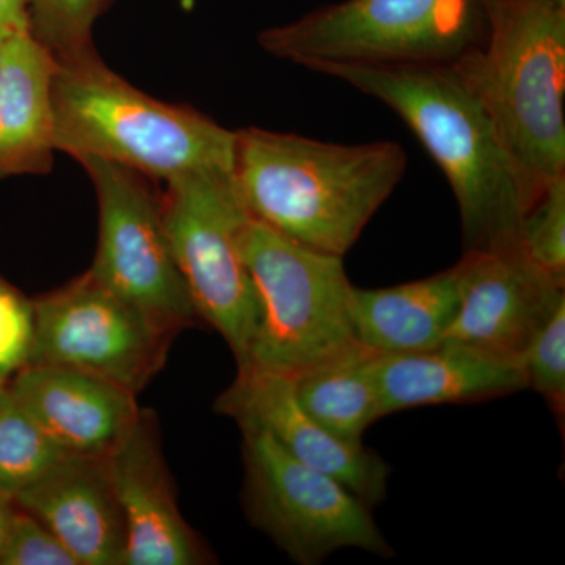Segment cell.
<instances>
[{
    "instance_id": "cell-24",
    "label": "cell",
    "mask_w": 565,
    "mask_h": 565,
    "mask_svg": "<svg viewBox=\"0 0 565 565\" xmlns=\"http://www.w3.org/2000/svg\"><path fill=\"white\" fill-rule=\"evenodd\" d=\"M0 565H79L62 542L24 509L13 511Z\"/></svg>"
},
{
    "instance_id": "cell-9",
    "label": "cell",
    "mask_w": 565,
    "mask_h": 565,
    "mask_svg": "<svg viewBox=\"0 0 565 565\" xmlns=\"http://www.w3.org/2000/svg\"><path fill=\"white\" fill-rule=\"evenodd\" d=\"M32 307L25 366L95 375L134 394L161 371L174 334L90 273L32 300Z\"/></svg>"
},
{
    "instance_id": "cell-2",
    "label": "cell",
    "mask_w": 565,
    "mask_h": 565,
    "mask_svg": "<svg viewBox=\"0 0 565 565\" xmlns=\"http://www.w3.org/2000/svg\"><path fill=\"white\" fill-rule=\"evenodd\" d=\"M308 70L345 82L403 118L455 192L465 252L523 250L526 210L514 169L484 107L451 65L316 63Z\"/></svg>"
},
{
    "instance_id": "cell-20",
    "label": "cell",
    "mask_w": 565,
    "mask_h": 565,
    "mask_svg": "<svg viewBox=\"0 0 565 565\" xmlns=\"http://www.w3.org/2000/svg\"><path fill=\"white\" fill-rule=\"evenodd\" d=\"M66 456L18 403L9 386H0V490L17 497Z\"/></svg>"
},
{
    "instance_id": "cell-1",
    "label": "cell",
    "mask_w": 565,
    "mask_h": 565,
    "mask_svg": "<svg viewBox=\"0 0 565 565\" xmlns=\"http://www.w3.org/2000/svg\"><path fill=\"white\" fill-rule=\"evenodd\" d=\"M396 141L327 143L236 131L232 177L253 221L311 250L344 258L407 172Z\"/></svg>"
},
{
    "instance_id": "cell-28",
    "label": "cell",
    "mask_w": 565,
    "mask_h": 565,
    "mask_svg": "<svg viewBox=\"0 0 565 565\" xmlns=\"http://www.w3.org/2000/svg\"><path fill=\"white\" fill-rule=\"evenodd\" d=\"M556 2L565 3V0H556Z\"/></svg>"
},
{
    "instance_id": "cell-6",
    "label": "cell",
    "mask_w": 565,
    "mask_h": 565,
    "mask_svg": "<svg viewBox=\"0 0 565 565\" xmlns=\"http://www.w3.org/2000/svg\"><path fill=\"white\" fill-rule=\"evenodd\" d=\"M239 247L259 305L245 366L292 377L359 343L343 258L292 243L250 215Z\"/></svg>"
},
{
    "instance_id": "cell-4",
    "label": "cell",
    "mask_w": 565,
    "mask_h": 565,
    "mask_svg": "<svg viewBox=\"0 0 565 565\" xmlns=\"http://www.w3.org/2000/svg\"><path fill=\"white\" fill-rule=\"evenodd\" d=\"M57 151L99 159L166 182L202 170H233L236 132L189 106L151 98L99 55L57 63L52 84Z\"/></svg>"
},
{
    "instance_id": "cell-23",
    "label": "cell",
    "mask_w": 565,
    "mask_h": 565,
    "mask_svg": "<svg viewBox=\"0 0 565 565\" xmlns=\"http://www.w3.org/2000/svg\"><path fill=\"white\" fill-rule=\"evenodd\" d=\"M527 388L544 397L556 419L565 414V302L535 333L522 356Z\"/></svg>"
},
{
    "instance_id": "cell-17",
    "label": "cell",
    "mask_w": 565,
    "mask_h": 565,
    "mask_svg": "<svg viewBox=\"0 0 565 565\" xmlns=\"http://www.w3.org/2000/svg\"><path fill=\"white\" fill-rule=\"evenodd\" d=\"M55 71L57 62L29 29L0 35V181L52 169Z\"/></svg>"
},
{
    "instance_id": "cell-18",
    "label": "cell",
    "mask_w": 565,
    "mask_h": 565,
    "mask_svg": "<svg viewBox=\"0 0 565 565\" xmlns=\"http://www.w3.org/2000/svg\"><path fill=\"white\" fill-rule=\"evenodd\" d=\"M459 307V264L392 288H352L356 340L375 352L411 353L437 348L444 343Z\"/></svg>"
},
{
    "instance_id": "cell-7",
    "label": "cell",
    "mask_w": 565,
    "mask_h": 565,
    "mask_svg": "<svg viewBox=\"0 0 565 565\" xmlns=\"http://www.w3.org/2000/svg\"><path fill=\"white\" fill-rule=\"evenodd\" d=\"M163 228L196 315L248 363L259 318L258 296L239 247L248 214L228 170H202L167 182Z\"/></svg>"
},
{
    "instance_id": "cell-11",
    "label": "cell",
    "mask_w": 565,
    "mask_h": 565,
    "mask_svg": "<svg viewBox=\"0 0 565 565\" xmlns=\"http://www.w3.org/2000/svg\"><path fill=\"white\" fill-rule=\"evenodd\" d=\"M457 264L460 307L444 343L522 363L535 333L565 302L564 282L523 250L465 252Z\"/></svg>"
},
{
    "instance_id": "cell-12",
    "label": "cell",
    "mask_w": 565,
    "mask_h": 565,
    "mask_svg": "<svg viewBox=\"0 0 565 565\" xmlns=\"http://www.w3.org/2000/svg\"><path fill=\"white\" fill-rule=\"evenodd\" d=\"M215 411L232 416L243 430L269 435L300 462L333 476L371 509L385 500L388 463L373 449L341 440L315 422L297 401L291 375L239 367Z\"/></svg>"
},
{
    "instance_id": "cell-14",
    "label": "cell",
    "mask_w": 565,
    "mask_h": 565,
    "mask_svg": "<svg viewBox=\"0 0 565 565\" xmlns=\"http://www.w3.org/2000/svg\"><path fill=\"white\" fill-rule=\"evenodd\" d=\"M9 390L54 444L71 456H110L141 416L136 394L63 367H21Z\"/></svg>"
},
{
    "instance_id": "cell-13",
    "label": "cell",
    "mask_w": 565,
    "mask_h": 565,
    "mask_svg": "<svg viewBox=\"0 0 565 565\" xmlns=\"http://www.w3.org/2000/svg\"><path fill=\"white\" fill-rule=\"evenodd\" d=\"M107 465L125 522L122 565L206 563L199 539L178 509L151 422L141 415Z\"/></svg>"
},
{
    "instance_id": "cell-26",
    "label": "cell",
    "mask_w": 565,
    "mask_h": 565,
    "mask_svg": "<svg viewBox=\"0 0 565 565\" xmlns=\"http://www.w3.org/2000/svg\"><path fill=\"white\" fill-rule=\"evenodd\" d=\"M29 0H0V35L29 29Z\"/></svg>"
},
{
    "instance_id": "cell-27",
    "label": "cell",
    "mask_w": 565,
    "mask_h": 565,
    "mask_svg": "<svg viewBox=\"0 0 565 565\" xmlns=\"http://www.w3.org/2000/svg\"><path fill=\"white\" fill-rule=\"evenodd\" d=\"M13 498L0 490V553H2L3 544H6L7 533H9L11 515L14 509L11 508Z\"/></svg>"
},
{
    "instance_id": "cell-10",
    "label": "cell",
    "mask_w": 565,
    "mask_h": 565,
    "mask_svg": "<svg viewBox=\"0 0 565 565\" xmlns=\"http://www.w3.org/2000/svg\"><path fill=\"white\" fill-rule=\"evenodd\" d=\"M99 204V244L88 270L111 292L172 333L199 321L163 228L161 196L143 174L99 159L82 161Z\"/></svg>"
},
{
    "instance_id": "cell-19",
    "label": "cell",
    "mask_w": 565,
    "mask_h": 565,
    "mask_svg": "<svg viewBox=\"0 0 565 565\" xmlns=\"http://www.w3.org/2000/svg\"><path fill=\"white\" fill-rule=\"evenodd\" d=\"M374 352L359 341L292 375L294 393L303 411L349 444H362L367 427L384 418L374 377Z\"/></svg>"
},
{
    "instance_id": "cell-25",
    "label": "cell",
    "mask_w": 565,
    "mask_h": 565,
    "mask_svg": "<svg viewBox=\"0 0 565 565\" xmlns=\"http://www.w3.org/2000/svg\"><path fill=\"white\" fill-rule=\"evenodd\" d=\"M32 338V300L0 278V386L28 363Z\"/></svg>"
},
{
    "instance_id": "cell-16",
    "label": "cell",
    "mask_w": 565,
    "mask_h": 565,
    "mask_svg": "<svg viewBox=\"0 0 565 565\" xmlns=\"http://www.w3.org/2000/svg\"><path fill=\"white\" fill-rule=\"evenodd\" d=\"M382 415L440 404H471L527 388L523 364L444 343L429 351L374 352Z\"/></svg>"
},
{
    "instance_id": "cell-5",
    "label": "cell",
    "mask_w": 565,
    "mask_h": 565,
    "mask_svg": "<svg viewBox=\"0 0 565 565\" xmlns=\"http://www.w3.org/2000/svg\"><path fill=\"white\" fill-rule=\"evenodd\" d=\"M486 0H344L259 33L274 57L316 63L452 65L486 39Z\"/></svg>"
},
{
    "instance_id": "cell-15",
    "label": "cell",
    "mask_w": 565,
    "mask_h": 565,
    "mask_svg": "<svg viewBox=\"0 0 565 565\" xmlns=\"http://www.w3.org/2000/svg\"><path fill=\"white\" fill-rule=\"evenodd\" d=\"M107 457L68 455L13 498L79 565H122L125 522Z\"/></svg>"
},
{
    "instance_id": "cell-3",
    "label": "cell",
    "mask_w": 565,
    "mask_h": 565,
    "mask_svg": "<svg viewBox=\"0 0 565 565\" xmlns=\"http://www.w3.org/2000/svg\"><path fill=\"white\" fill-rule=\"evenodd\" d=\"M486 3L484 41L451 68L492 120L527 211L565 174V3Z\"/></svg>"
},
{
    "instance_id": "cell-8",
    "label": "cell",
    "mask_w": 565,
    "mask_h": 565,
    "mask_svg": "<svg viewBox=\"0 0 565 565\" xmlns=\"http://www.w3.org/2000/svg\"><path fill=\"white\" fill-rule=\"evenodd\" d=\"M243 433L248 515L294 563L321 564L344 548L394 555L370 505L348 487L300 462L269 435Z\"/></svg>"
},
{
    "instance_id": "cell-21",
    "label": "cell",
    "mask_w": 565,
    "mask_h": 565,
    "mask_svg": "<svg viewBox=\"0 0 565 565\" xmlns=\"http://www.w3.org/2000/svg\"><path fill=\"white\" fill-rule=\"evenodd\" d=\"M110 0H29L28 25L33 39L57 63L95 57L93 28Z\"/></svg>"
},
{
    "instance_id": "cell-22",
    "label": "cell",
    "mask_w": 565,
    "mask_h": 565,
    "mask_svg": "<svg viewBox=\"0 0 565 565\" xmlns=\"http://www.w3.org/2000/svg\"><path fill=\"white\" fill-rule=\"evenodd\" d=\"M523 250L550 277L565 281V174L550 182L522 221Z\"/></svg>"
}]
</instances>
